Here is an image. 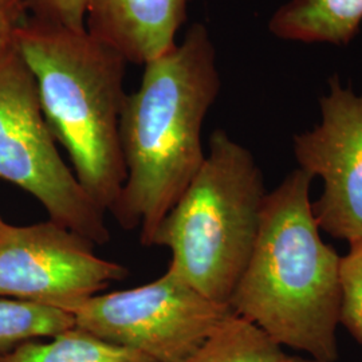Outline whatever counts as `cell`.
Returning <instances> with one entry per match:
<instances>
[{
  "mask_svg": "<svg viewBox=\"0 0 362 362\" xmlns=\"http://www.w3.org/2000/svg\"><path fill=\"white\" fill-rule=\"evenodd\" d=\"M184 362H317L290 356L257 325L233 313Z\"/></svg>",
  "mask_w": 362,
  "mask_h": 362,
  "instance_id": "cell-11",
  "label": "cell"
},
{
  "mask_svg": "<svg viewBox=\"0 0 362 362\" xmlns=\"http://www.w3.org/2000/svg\"><path fill=\"white\" fill-rule=\"evenodd\" d=\"M267 194L255 157L216 129L202 167L158 224L152 246L168 248L169 269L199 293L230 306L257 243Z\"/></svg>",
  "mask_w": 362,
  "mask_h": 362,
  "instance_id": "cell-4",
  "label": "cell"
},
{
  "mask_svg": "<svg viewBox=\"0 0 362 362\" xmlns=\"http://www.w3.org/2000/svg\"><path fill=\"white\" fill-rule=\"evenodd\" d=\"M313 180L298 168L266 196L258 239L230 308L284 348L336 362L341 257L321 238Z\"/></svg>",
  "mask_w": 362,
  "mask_h": 362,
  "instance_id": "cell-2",
  "label": "cell"
},
{
  "mask_svg": "<svg viewBox=\"0 0 362 362\" xmlns=\"http://www.w3.org/2000/svg\"><path fill=\"white\" fill-rule=\"evenodd\" d=\"M1 221H3V219H1V218H0V223H1Z\"/></svg>",
  "mask_w": 362,
  "mask_h": 362,
  "instance_id": "cell-18",
  "label": "cell"
},
{
  "mask_svg": "<svg viewBox=\"0 0 362 362\" xmlns=\"http://www.w3.org/2000/svg\"><path fill=\"white\" fill-rule=\"evenodd\" d=\"M7 362H157L139 350L73 327L47 341H30L3 354Z\"/></svg>",
  "mask_w": 362,
  "mask_h": 362,
  "instance_id": "cell-12",
  "label": "cell"
},
{
  "mask_svg": "<svg viewBox=\"0 0 362 362\" xmlns=\"http://www.w3.org/2000/svg\"><path fill=\"white\" fill-rule=\"evenodd\" d=\"M191 0H89L86 30L128 64L145 65L177 45Z\"/></svg>",
  "mask_w": 362,
  "mask_h": 362,
  "instance_id": "cell-9",
  "label": "cell"
},
{
  "mask_svg": "<svg viewBox=\"0 0 362 362\" xmlns=\"http://www.w3.org/2000/svg\"><path fill=\"white\" fill-rule=\"evenodd\" d=\"M105 341L157 362H184L233 311L211 300L170 270L151 284L97 294L59 308Z\"/></svg>",
  "mask_w": 362,
  "mask_h": 362,
  "instance_id": "cell-6",
  "label": "cell"
},
{
  "mask_svg": "<svg viewBox=\"0 0 362 362\" xmlns=\"http://www.w3.org/2000/svg\"><path fill=\"white\" fill-rule=\"evenodd\" d=\"M27 16L57 26L83 30L89 0H22Z\"/></svg>",
  "mask_w": 362,
  "mask_h": 362,
  "instance_id": "cell-15",
  "label": "cell"
},
{
  "mask_svg": "<svg viewBox=\"0 0 362 362\" xmlns=\"http://www.w3.org/2000/svg\"><path fill=\"white\" fill-rule=\"evenodd\" d=\"M74 326L73 315L59 308L0 298V354L30 341L58 336Z\"/></svg>",
  "mask_w": 362,
  "mask_h": 362,
  "instance_id": "cell-13",
  "label": "cell"
},
{
  "mask_svg": "<svg viewBox=\"0 0 362 362\" xmlns=\"http://www.w3.org/2000/svg\"><path fill=\"white\" fill-rule=\"evenodd\" d=\"M93 243L47 220L31 226L0 223V298L54 308L93 297L129 270L95 255Z\"/></svg>",
  "mask_w": 362,
  "mask_h": 362,
  "instance_id": "cell-7",
  "label": "cell"
},
{
  "mask_svg": "<svg viewBox=\"0 0 362 362\" xmlns=\"http://www.w3.org/2000/svg\"><path fill=\"white\" fill-rule=\"evenodd\" d=\"M13 30L0 42V179L33 194L52 221L93 245H106L105 212L59 155Z\"/></svg>",
  "mask_w": 362,
  "mask_h": 362,
  "instance_id": "cell-5",
  "label": "cell"
},
{
  "mask_svg": "<svg viewBox=\"0 0 362 362\" xmlns=\"http://www.w3.org/2000/svg\"><path fill=\"white\" fill-rule=\"evenodd\" d=\"M0 362H7L6 361V358H4V356H3V354H0Z\"/></svg>",
  "mask_w": 362,
  "mask_h": 362,
  "instance_id": "cell-17",
  "label": "cell"
},
{
  "mask_svg": "<svg viewBox=\"0 0 362 362\" xmlns=\"http://www.w3.org/2000/svg\"><path fill=\"white\" fill-rule=\"evenodd\" d=\"M27 13L19 0H0V42L18 26Z\"/></svg>",
  "mask_w": 362,
  "mask_h": 362,
  "instance_id": "cell-16",
  "label": "cell"
},
{
  "mask_svg": "<svg viewBox=\"0 0 362 362\" xmlns=\"http://www.w3.org/2000/svg\"><path fill=\"white\" fill-rule=\"evenodd\" d=\"M362 25V0H287L269 22L274 37L296 43L346 46Z\"/></svg>",
  "mask_w": 362,
  "mask_h": 362,
  "instance_id": "cell-10",
  "label": "cell"
},
{
  "mask_svg": "<svg viewBox=\"0 0 362 362\" xmlns=\"http://www.w3.org/2000/svg\"><path fill=\"white\" fill-rule=\"evenodd\" d=\"M339 324L362 345V238L339 260Z\"/></svg>",
  "mask_w": 362,
  "mask_h": 362,
  "instance_id": "cell-14",
  "label": "cell"
},
{
  "mask_svg": "<svg viewBox=\"0 0 362 362\" xmlns=\"http://www.w3.org/2000/svg\"><path fill=\"white\" fill-rule=\"evenodd\" d=\"M220 88L214 40L194 23L172 50L144 65L137 90L127 94L119 119L127 179L113 216L124 230L139 228L143 246H152L206 158L203 125Z\"/></svg>",
  "mask_w": 362,
  "mask_h": 362,
  "instance_id": "cell-1",
  "label": "cell"
},
{
  "mask_svg": "<svg viewBox=\"0 0 362 362\" xmlns=\"http://www.w3.org/2000/svg\"><path fill=\"white\" fill-rule=\"evenodd\" d=\"M21 1H22V0H21ZM22 4H23V3H22Z\"/></svg>",
  "mask_w": 362,
  "mask_h": 362,
  "instance_id": "cell-19",
  "label": "cell"
},
{
  "mask_svg": "<svg viewBox=\"0 0 362 362\" xmlns=\"http://www.w3.org/2000/svg\"><path fill=\"white\" fill-rule=\"evenodd\" d=\"M321 121L294 136L299 168L324 181L313 203L320 230L348 243L362 238V93L329 78L320 98Z\"/></svg>",
  "mask_w": 362,
  "mask_h": 362,
  "instance_id": "cell-8",
  "label": "cell"
},
{
  "mask_svg": "<svg viewBox=\"0 0 362 362\" xmlns=\"http://www.w3.org/2000/svg\"><path fill=\"white\" fill-rule=\"evenodd\" d=\"M13 38L31 70L45 118L91 200L113 214L127 179L119 119L128 62L83 30L26 16Z\"/></svg>",
  "mask_w": 362,
  "mask_h": 362,
  "instance_id": "cell-3",
  "label": "cell"
}]
</instances>
